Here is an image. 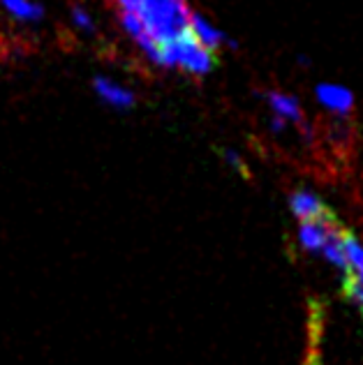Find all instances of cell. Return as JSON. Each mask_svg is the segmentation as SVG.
Listing matches in <instances>:
<instances>
[{"label":"cell","mask_w":363,"mask_h":365,"mask_svg":"<svg viewBox=\"0 0 363 365\" xmlns=\"http://www.w3.org/2000/svg\"><path fill=\"white\" fill-rule=\"evenodd\" d=\"M126 12L139 19L150 42L160 49V44H167L190 31L193 7L188 0H144L137 9H126Z\"/></svg>","instance_id":"6da1fadb"},{"label":"cell","mask_w":363,"mask_h":365,"mask_svg":"<svg viewBox=\"0 0 363 365\" xmlns=\"http://www.w3.org/2000/svg\"><path fill=\"white\" fill-rule=\"evenodd\" d=\"M150 65L158 67V70H174L183 72L185 76H193V79H204V76L213 72L215 53L199 44L193 33L188 31L185 35L176 37V40L160 44Z\"/></svg>","instance_id":"7a4b0ae2"},{"label":"cell","mask_w":363,"mask_h":365,"mask_svg":"<svg viewBox=\"0 0 363 365\" xmlns=\"http://www.w3.org/2000/svg\"><path fill=\"white\" fill-rule=\"evenodd\" d=\"M93 93L98 95V100L109 109L116 111H130L137 107V93L128 88L126 83L111 79L107 74L93 76Z\"/></svg>","instance_id":"3957f363"},{"label":"cell","mask_w":363,"mask_h":365,"mask_svg":"<svg viewBox=\"0 0 363 365\" xmlns=\"http://www.w3.org/2000/svg\"><path fill=\"white\" fill-rule=\"evenodd\" d=\"M190 33H193V37L199 44L206 46V49L213 53H220L223 49H236V42L223 31V28H218L213 21H208L202 12H195V9H193V16H190Z\"/></svg>","instance_id":"277c9868"},{"label":"cell","mask_w":363,"mask_h":365,"mask_svg":"<svg viewBox=\"0 0 363 365\" xmlns=\"http://www.w3.org/2000/svg\"><path fill=\"white\" fill-rule=\"evenodd\" d=\"M340 227L338 217H327V220H312V222H301L299 225V243L308 252H322V247L327 245L329 236Z\"/></svg>","instance_id":"5b68a950"},{"label":"cell","mask_w":363,"mask_h":365,"mask_svg":"<svg viewBox=\"0 0 363 365\" xmlns=\"http://www.w3.org/2000/svg\"><path fill=\"white\" fill-rule=\"evenodd\" d=\"M292 213L299 217V222H312V220H327L333 217V210L324 201L308 190H296L290 197Z\"/></svg>","instance_id":"8992f818"},{"label":"cell","mask_w":363,"mask_h":365,"mask_svg":"<svg viewBox=\"0 0 363 365\" xmlns=\"http://www.w3.org/2000/svg\"><path fill=\"white\" fill-rule=\"evenodd\" d=\"M262 100L266 102V107L273 111L275 118H282L285 123H294V125H301L305 128V120H303V109L296 98L287 93H280V91H266L262 93Z\"/></svg>","instance_id":"52a82bcc"},{"label":"cell","mask_w":363,"mask_h":365,"mask_svg":"<svg viewBox=\"0 0 363 365\" xmlns=\"http://www.w3.org/2000/svg\"><path fill=\"white\" fill-rule=\"evenodd\" d=\"M0 7L7 16L21 24H40L44 19V7L37 0H0Z\"/></svg>","instance_id":"ba28073f"},{"label":"cell","mask_w":363,"mask_h":365,"mask_svg":"<svg viewBox=\"0 0 363 365\" xmlns=\"http://www.w3.org/2000/svg\"><path fill=\"white\" fill-rule=\"evenodd\" d=\"M317 100L324 104L327 109L336 111V113H347L354 104V98L347 88H340V86H333V83H319L317 86Z\"/></svg>","instance_id":"9c48e42d"},{"label":"cell","mask_w":363,"mask_h":365,"mask_svg":"<svg viewBox=\"0 0 363 365\" xmlns=\"http://www.w3.org/2000/svg\"><path fill=\"white\" fill-rule=\"evenodd\" d=\"M72 26L79 31L81 35H95L98 33V24H95V16L91 14V9L88 7H83V5H72Z\"/></svg>","instance_id":"30bf717a"},{"label":"cell","mask_w":363,"mask_h":365,"mask_svg":"<svg viewBox=\"0 0 363 365\" xmlns=\"http://www.w3.org/2000/svg\"><path fill=\"white\" fill-rule=\"evenodd\" d=\"M223 158H225V162L229 167H236V169H241L243 171V165H241V155H238L236 150H223Z\"/></svg>","instance_id":"8fae6325"},{"label":"cell","mask_w":363,"mask_h":365,"mask_svg":"<svg viewBox=\"0 0 363 365\" xmlns=\"http://www.w3.org/2000/svg\"><path fill=\"white\" fill-rule=\"evenodd\" d=\"M144 0H113V5L118 9H137Z\"/></svg>","instance_id":"7c38bea8"}]
</instances>
